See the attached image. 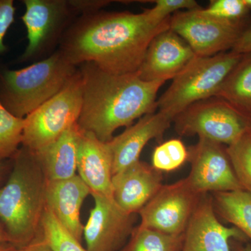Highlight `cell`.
<instances>
[{"label": "cell", "instance_id": "obj_1", "mask_svg": "<svg viewBox=\"0 0 251 251\" xmlns=\"http://www.w3.org/2000/svg\"><path fill=\"white\" fill-rule=\"evenodd\" d=\"M171 17L158 22L148 9L81 15L64 31L58 50L76 67L91 62L110 74H133L153 38L170 29Z\"/></svg>", "mask_w": 251, "mask_h": 251}, {"label": "cell", "instance_id": "obj_2", "mask_svg": "<svg viewBox=\"0 0 251 251\" xmlns=\"http://www.w3.org/2000/svg\"><path fill=\"white\" fill-rule=\"evenodd\" d=\"M82 80L80 129L108 143L115 130L157 110V94L164 81L142 80L138 73L110 74L91 62L78 67Z\"/></svg>", "mask_w": 251, "mask_h": 251}, {"label": "cell", "instance_id": "obj_3", "mask_svg": "<svg viewBox=\"0 0 251 251\" xmlns=\"http://www.w3.org/2000/svg\"><path fill=\"white\" fill-rule=\"evenodd\" d=\"M7 179L0 186V223L17 249L41 232L46 210V179L35 154L21 146Z\"/></svg>", "mask_w": 251, "mask_h": 251}, {"label": "cell", "instance_id": "obj_4", "mask_svg": "<svg viewBox=\"0 0 251 251\" xmlns=\"http://www.w3.org/2000/svg\"><path fill=\"white\" fill-rule=\"evenodd\" d=\"M77 72L57 49L49 57L18 70L0 72V100L14 116L25 118L67 85Z\"/></svg>", "mask_w": 251, "mask_h": 251}, {"label": "cell", "instance_id": "obj_5", "mask_svg": "<svg viewBox=\"0 0 251 251\" xmlns=\"http://www.w3.org/2000/svg\"><path fill=\"white\" fill-rule=\"evenodd\" d=\"M242 54L231 50L211 57L196 56L157 100V110L175 120L190 105L215 97Z\"/></svg>", "mask_w": 251, "mask_h": 251}, {"label": "cell", "instance_id": "obj_6", "mask_svg": "<svg viewBox=\"0 0 251 251\" xmlns=\"http://www.w3.org/2000/svg\"><path fill=\"white\" fill-rule=\"evenodd\" d=\"M82 105V80L78 67L59 93L25 118L22 146L37 152L53 143L76 124Z\"/></svg>", "mask_w": 251, "mask_h": 251}, {"label": "cell", "instance_id": "obj_7", "mask_svg": "<svg viewBox=\"0 0 251 251\" xmlns=\"http://www.w3.org/2000/svg\"><path fill=\"white\" fill-rule=\"evenodd\" d=\"M173 122L178 134L198 135L227 146L251 128V117L217 97L190 105Z\"/></svg>", "mask_w": 251, "mask_h": 251}, {"label": "cell", "instance_id": "obj_8", "mask_svg": "<svg viewBox=\"0 0 251 251\" xmlns=\"http://www.w3.org/2000/svg\"><path fill=\"white\" fill-rule=\"evenodd\" d=\"M245 27L242 21H228L204 14L202 8L171 16L170 29L192 49L198 57H211L233 49Z\"/></svg>", "mask_w": 251, "mask_h": 251}, {"label": "cell", "instance_id": "obj_9", "mask_svg": "<svg viewBox=\"0 0 251 251\" xmlns=\"http://www.w3.org/2000/svg\"><path fill=\"white\" fill-rule=\"evenodd\" d=\"M22 18L27 29V46L18 62H29L42 55L59 42L77 14L66 0H23Z\"/></svg>", "mask_w": 251, "mask_h": 251}, {"label": "cell", "instance_id": "obj_10", "mask_svg": "<svg viewBox=\"0 0 251 251\" xmlns=\"http://www.w3.org/2000/svg\"><path fill=\"white\" fill-rule=\"evenodd\" d=\"M202 195L191 187L186 178L161 189L139 211L140 226L162 233L184 234Z\"/></svg>", "mask_w": 251, "mask_h": 251}, {"label": "cell", "instance_id": "obj_11", "mask_svg": "<svg viewBox=\"0 0 251 251\" xmlns=\"http://www.w3.org/2000/svg\"><path fill=\"white\" fill-rule=\"evenodd\" d=\"M188 152L191 171L186 179L198 194L243 189L224 145L199 138Z\"/></svg>", "mask_w": 251, "mask_h": 251}, {"label": "cell", "instance_id": "obj_12", "mask_svg": "<svg viewBox=\"0 0 251 251\" xmlns=\"http://www.w3.org/2000/svg\"><path fill=\"white\" fill-rule=\"evenodd\" d=\"M94 206L84 226L89 251H118L134 229L135 214L122 210L113 198L92 195Z\"/></svg>", "mask_w": 251, "mask_h": 251}, {"label": "cell", "instance_id": "obj_13", "mask_svg": "<svg viewBox=\"0 0 251 251\" xmlns=\"http://www.w3.org/2000/svg\"><path fill=\"white\" fill-rule=\"evenodd\" d=\"M196 57L187 43L168 29L153 38L137 73L143 80L166 82L179 75Z\"/></svg>", "mask_w": 251, "mask_h": 251}, {"label": "cell", "instance_id": "obj_14", "mask_svg": "<svg viewBox=\"0 0 251 251\" xmlns=\"http://www.w3.org/2000/svg\"><path fill=\"white\" fill-rule=\"evenodd\" d=\"M237 227H227L218 219L212 198L202 194L184 233L181 251H232L230 239L245 242Z\"/></svg>", "mask_w": 251, "mask_h": 251}, {"label": "cell", "instance_id": "obj_15", "mask_svg": "<svg viewBox=\"0 0 251 251\" xmlns=\"http://www.w3.org/2000/svg\"><path fill=\"white\" fill-rule=\"evenodd\" d=\"M174 119L157 111L142 117L121 134L113 137L108 145L112 157V174H117L140 161L142 151L151 140L161 141Z\"/></svg>", "mask_w": 251, "mask_h": 251}, {"label": "cell", "instance_id": "obj_16", "mask_svg": "<svg viewBox=\"0 0 251 251\" xmlns=\"http://www.w3.org/2000/svg\"><path fill=\"white\" fill-rule=\"evenodd\" d=\"M162 181L161 172L138 161L113 175L112 198L125 212L138 214L161 189Z\"/></svg>", "mask_w": 251, "mask_h": 251}, {"label": "cell", "instance_id": "obj_17", "mask_svg": "<svg viewBox=\"0 0 251 251\" xmlns=\"http://www.w3.org/2000/svg\"><path fill=\"white\" fill-rule=\"evenodd\" d=\"M77 172L90 188L91 195L112 197V157L108 143L81 129Z\"/></svg>", "mask_w": 251, "mask_h": 251}, {"label": "cell", "instance_id": "obj_18", "mask_svg": "<svg viewBox=\"0 0 251 251\" xmlns=\"http://www.w3.org/2000/svg\"><path fill=\"white\" fill-rule=\"evenodd\" d=\"M89 195L90 188L77 174L67 179L46 180V206L80 242L84 230L80 220L81 206Z\"/></svg>", "mask_w": 251, "mask_h": 251}, {"label": "cell", "instance_id": "obj_19", "mask_svg": "<svg viewBox=\"0 0 251 251\" xmlns=\"http://www.w3.org/2000/svg\"><path fill=\"white\" fill-rule=\"evenodd\" d=\"M80 134V127L75 124L53 143L34 152L46 180L67 179L77 175Z\"/></svg>", "mask_w": 251, "mask_h": 251}, {"label": "cell", "instance_id": "obj_20", "mask_svg": "<svg viewBox=\"0 0 251 251\" xmlns=\"http://www.w3.org/2000/svg\"><path fill=\"white\" fill-rule=\"evenodd\" d=\"M215 97L223 99L244 115L251 117V52L242 54Z\"/></svg>", "mask_w": 251, "mask_h": 251}, {"label": "cell", "instance_id": "obj_21", "mask_svg": "<svg viewBox=\"0 0 251 251\" xmlns=\"http://www.w3.org/2000/svg\"><path fill=\"white\" fill-rule=\"evenodd\" d=\"M216 215L251 239V193L245 190L213 193Z\"/></svg>", "mask_w": 251, "mask_h": 251}, {"label": "cell", "instance_id": "obj_22", "mask_svg": "<svg viewBox=\"0 0 251 251\" xmlns=\"http://www.w3.org/2000/svg\"><path fill=\"white\" fill-rule=\"evenodd\" d=\"M183 242L184 234H164L138 226L122 251H181Z\"/></svg>", "mask_w": 251, "mask_h": 251}, {"label": "cell", "instance_id": "obj_23", "mask_svg": "<svg viewBox=\"0 0 251 251\" xmlns=\"http://www.w3.org/2000/svg\"><path fill=\"white\" fill-rule=\"evenodd\" d=\"M25 118L14 116L0 100V161L12 160L22 146Z\"/></svg>", "mask_w": 251, "mask_h": 251}, {"label": "cell", "instance_id": "obj_24", "mask_svg": "<svg viewBox=\"0 0 251 251\" xmlns=\"http://www.w3.org/2000/svg\"><path fill=\"white\" fill-rule=\"evenodd\" d=\"M226 151L239 184L251 193V128L226 147Z\"/></svg>", "mask_w": 251, "mask_h": 251}, {"label": "cell", "instance_id": "obj_25", "mask_svg": "<svg viewBox=\"0 0 251 251\" xmlns=\"http://www.w3.org/2000/svg\"><path fill=\"white\" fill-rule=\"evenodd\" d=\"M41 232L53 251H89L61 224L47 206L41 221Z\"/></svg>", "mask_w": 251, "mask_h": 251}, {"label": "cell", "instance_id": "obj_26", "mask_svg": "<svg viewBox=\"0 0 251 251\" xmlns=\"http://www.w3.org/2000/svg\"><path fill=\"white\" fill-rule=\"evenodd\" d=\"M188 149L181 140H169L155 148L151 166L161 173L174 171L188 161Z\"/></svg>", "mask_w": 251, "mask_h": 251}, {"label": "cell", "instance_id": "obj_27", "mask_svg": "<svg viewBox=\"0 0 251 251\" xmlns=\"http://www.w3.org/2000/svg\"><path fill=\"white\" fill-rule=\"evenodd\" d=\"M204 14L228 21H242L249 13L244 0H213L209 6L202 9Z\"/></svg>", "mask_w": 251, "mask_h": 251}, {"label": "cell", "instance_id": "obj_28", "mask_svg": "<svg viewBox=\"0 0 251 251\" xmlns=\"http://www.w3.org/2000/svg\"><path fill=\"white\" fill-rule=\"evenodd\" d=\"M151 2H154L155 6L149 9V12L158 22L166 21L173 13L175 14L180 9L191 11L201 8L194 0H156Z\"/></svg>", "mask_w": 251, "mask_h": 251}, {"label": "cell", "instance_id": "obj_29", "mask_svg": "<svg viewBox=\"0 0 251 251\" xmlns=\"http://www.w3.org/2000/svg\"><path fill=\"white\" fill-rule=\"evenodd\" d=\"M16 8L13 0H0V54L7 51L4 37L9 27L14 22Z\"/></svg>", "mask_w": 251, "mask_h": 251}, {"label": "cell", "instance_id": "obj_30", "mask_svg": "<svg viewBox=\"0 0 251 251\" xmlns=\"http://www.w3.org/2000/svg\"><path fill=\"white\" fill-rule=\"evenodd\" d=\"M69 2L77 14L83 15L97 12L110 1L101 0H71Z\"/></svg>", "mask_w": 251, "mask_h": 251}, {"label": "cell", "instance_id": "obj_31", "mask_svg": "<svg viewBox=\"0 0 251 251\" xmlns=\"http://www.w3.org/2000/svg\"><path fill=\"white\" fill-rule=\"evenodd\" d=\"M232 50L239 54L251 52V24L244 28Z\"/></svg>", "mask_w": 251, "mask_h": 251}, {"label": "cell", "instance_id": "obj_32", "mask_svg": "<svg viewBox=\"0 0 251 251\" xmlns=\"http://www.w3.org/2000/svg\"><path fill=\"white\" fill-rule=\"evenodd\" d=\"M17 251H53L49 242L43 235L42 232L31 242L17 249Z\"/></svg>", "mask_w": 251, "mask_h": 251}, {"label": "cell", "instance_id": "obj_33", "mask_svg": "<svg viewBox=\"0 0 251 251\" xmlns=\"http://www.w3.org/2000/svg\"><path fill=\"white\" fill-rule=\"evenodd\" d=\"M230 248L232 251H251L250 245L244 246L239 241L234 239L231 240Z\"/></svg>", "mask_w": 251, "mask_h": 251}, {"label": "cell", "instance_id": "obj_34", "mask_svg": "<svg viewBox=\"0 0 251 251\" xmlns=\"http://www.w3.org/2000/svg\"><path fill=\"white\" fill-rule=\"evenodd\" d=\"M8 164L7 161H0V186L4 181L5 176L7 175L8 172L11 171V167Z\"/></svg>", "mask_w": 251, "mask_h": 251}, {"label": "cell", "instance_id": "obj_35", "mask_svg": "<svg viewBox=\"0 0 251 251\" xmlns=\"http://www.w3.org/2000/svg\"><path fill=\"white\" fill-rule=\"evenodd\" d=\"M6 243H10V239L2 225L0 223V244H6Z\"/></svg>", "mask_w": 251, "mask_h": 251}, {"label": "cell", "instance_id": "obj_36", "mask_svg": "<svg viewBox=\"0 0 251 251\" xmlns=\"http://www.w3.org/2000/svg\"><path fill=\"white\" fill-rule=\"evenodd\" d=\"M0 251H17V248L10 243H6L0 244Z\"/></svg>", "mask_w": 251, "mask_h": 251}, {"label": "cell", "instance_id": "obj_37", "mask_svg": "<svg viewBox=\"0 0 251 251\" xmlns=\"http://www.w3.org/2000/svg\"><path fill=\"white\" fill-rule=\"evenodd\" d=\"M244 1L249 11H251V0H244Z\"/></svg>", "mask_w": 251, "mask_h": 251}, {"label": "cell", "instance_id": "obj_38", "mask_svg": "<svg viewBox=\"0 0 251 251\" xmlns=\"http://www.w3.org/2000/svg\"></svg>", "mask_w": 251, "mask_h": 251}]
</instances>
